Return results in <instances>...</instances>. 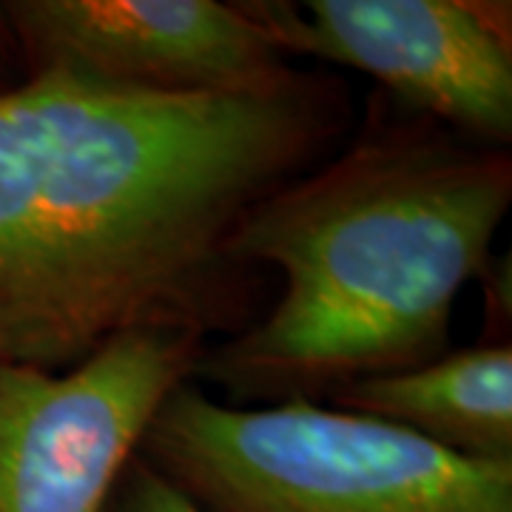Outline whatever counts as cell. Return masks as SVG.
I'll list each match as a JSON object with an SVG mask.
<instances>
[{
  "mask_svg": "<svg viewBox=\"0 0 512 512\" xmlns=\"http://www.w3.org/2000/svg\"><path fill=\"white\" fill-rule=\"evenodd\" d=\"M339 123L311 80L160 94L0 89V362L69 370L137 328H208L225 245Z\"/></svg>",
  "mask_w": 512,
  "mask_h": 512,
  "instance_id": "1",
  "label": "cell"
},
{
  "mask_svg": "<svg viewBox=\"0 0 512 512\" xmlns=\"http://www.w3.org/2000/svg\"><path fill=\"white\" fill-rule=\"evenodd\" d=\"M512 202L507 148L393 128L276 185L231 231V265L265 262L271 313L194 373L234 399H311L439 359L461 288L484 274Z\"/></svg>",
  "mask_w": 512,
  "mask_h": 512,
  "instance_id": "2",
  "label": "cell"
},
{
  "mask_svg": "<svg viewBox=\"0 0 512 512\" xmlns=\"http://www.w3.org/2000/svg\"><path fill=\"white\" fill-rule=\"evenodd\" d=\"M140 447L208 512H512V464L311 399L245 410L183 384Z\"/></svg>",
  "mask_w": 512,
  "mask_h": 512,
  "instance_id": "3",
  "label": "cell"
},
{
  "mask_svg": "<svg viewBox=\"0 0 512 512\" xmlns=\"http://www.w3.org/2000/svg\"><path fill=\"white\" fill-rule=\"evenodd\" d=\"M202 328L126 330L69 370L0 362V512H106Z\"/></svg>",
  "mask_w": 512,
  "mask_h": 512,
  "instance_id": "4",
  "label": "cell"
},
{
  "mask_svg": "<svg viewBox=\"0 0 512 512\" xmlns=\"http://www.w3.org/2000/svg\"><path fill=\"white\" fill-rule=\"evenodd\" d=\"M285 55L379 80L407 106L487 146L512 137L510 6L478 0H242Z\"/></svg>",
  "mask_w": 512,
  "mask_h": 512,
  "instance_id": "5",
  "label": "cell"
},
{
  "mask_svg": "<svg viewBox=\"0 0 512 512\" xmlns=\"http://www.w3.org/2000/svg\"><path fill=\"white\" fill-rule=\"evenodd\" d=\"M0 9L29 77L160 94H259L299 80L237 3L12 0Z\"/></svg>",
  "mask_w": 512,
  "mask_h": 512,
  "instance_id": "6",
  "label": "cell"
},
{
  "mask_svg": "<svg viewBox=\"0 0 512 512\" xmlns=\"http://www.w3.org/2000/svg\"><path fill=\"white\" fill-rule=\"evenodd\" d=\"M342 410L413 430L458 456L512 464V348L478 345L328 393Z\"/></svg>",
  "mask_w": 512,
  "mask_h": 512,
  "instance_id": "7",
  "label": "cell"
},
{
  "mask_svg": "<svg viewBox=\"0 0 512 512\" xmlns=\"http://www.w3.org/2000/svg\"><path fill=\"white\" fill-rule=\"evenodd\" d=\"M106 512H208L185 495L174 481L148 464L146 458H131L114 487Z\"/></svg>",
  "mask_w": 512,
  "mask_h": 512,
  "instance_id": "8",
  "label": "cell"
},
{
  "mask_svg": "<svg viewBox=\"0 0 512 512\" xmlns=\"http://www.w3.org/2000/svg\"><path fill=\"white\" fill-rule=\"evenodd\" d=\"M12 49H18V43H15V35H12L9 20L3 15V9H0V66H6V57H9Z\"/></svg>",
  "mask_w": 512,
  "mask_h": 512,
  "instance_id": "9",
  "label": "cell"
}]
</instances>
